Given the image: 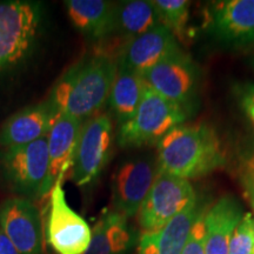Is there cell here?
<instances>
[{
	"label": "cell",
	"instance_id": "obj_1",
	"mask_svg": "<svg viewBox=\"0 0 254 254\" xmlns=\"http://www.w3.org/2000/svg\"><path fill=\"white\" fill-rule=\"evenodd\" d=\"M225 146L207 124H182L157 144L159 170L190 180L198 179L226 165Z\"/></svg>",
	"mask_w": 254,
	"mask_h": 254
},
{
	"label": "cell",
	"instance_id": "obj_2",
	"mask_svg": "<svg viewBox=\"0 0 254 254\" xmlns=\"http://www.w3.org/2000/svg\"><path fill=\"white\" fill-rule=\"evenodd\" d=\"M117 69V59L104 53L82 59L64 73L47 99L59 114L84 123L109 101Z\"/></svg>",
	"mask_w": 254,
	"mask_h": 254
},
{
	"label": "cell",
	"instance_id": "obj_3",
	"mask_svg": "<svg viewBox=\"0 0 254 254\" xmlns=\"http://www.w3.org/2000/svg\"><path fill=\"white\" fill-rule=\"evenodd\" d=\"M189 117L185 110L145 84L138 110L131 120L119 126L117 141L122 148L157 145L171 129L185 124Z\"/></svg>",
	"mask_w": 254,
	"mask_h": 254
},
{
	"label": "cell",
	"instance_id": "obj_4",
	"mask_svg": "<svg viewBox=\"0 0 254 254\" xmlns=\"http://www.w3.org/2000/svg\"><path fill=\"white\" fill-rule=\"evenodd\" d=\"M41 5L26 0L0 2V72L20 63L37 39Z\"/></svg>",
	"mask_w": 254,
	"mask_h": 254
},
{
	"label": "cell",
	"instance_id": "obj_5",
	"mask_svg": "<svg viewBox=\"0 0 254 254\" xmlns=\"http://www.w3.org/2000/svg\"><path fill=\"white\" fill-rule=\"evenodd\" d=\"M141 77L148 87L177 104L190 116L198 107L200 69L184 51L178 50L166 57Z\"/></svg>",
	"mask_w": 254,
	"mask_h": 254
},
{
	"label": "cell",
	"instance_id": "obj_6",
	"mask_svg": "<svg viewBox=\"0 0 254 254\" xmlns=\"http://www.w3.org/2000/svg\"><path fill=\"white\" fill-rule=\"evenodd\" d=\"M114 129L109 113H99L81 125L71 178L77 186L93 184L109 164L113 152Z\"/></svg>",
	"mask_w": 254,
	"mask_h": 254
},
{
	"label": "cell",
	"instance_id": "obj_7",
	"mask_svg": "<svg viewBox=\"0 0 254 254\" xmlns=\"http://www.w3.org/2000/svg\"><path fill=\"white\" fill-rule=\"evenodd\" d=\"M204 28L208 38L225 49L254 46V0L208 2Z\"/></svg>",
	"mask_w": 254,
	"mask_h": 254
},
{
	"label": "cell",
	"instance_id": "obj_8",
	"mask_svg": "<svg viewBox=\"0 0 254 254\" xmlns=\"http://www.w3.org/2000/svg\"><path fill=\"white\" fill-rule=\"evenodd\" d=\"M195 199L196 193L189 180L159 170L136 214L142 233L160 230Z\"/></svg>",
	"mask_w": 254,
	"mask_h": 254
},
{
	"label": "cell",
	"instance_id": "obj_9",
	"mask_svg": "<svg viewBox=\"0 0 254 254\" xmlns=\"http://www.w3.org/2000/svg\"><path fill=\"white\" fill-rule=\"evenodd\" d=\"M5 176L23 198H40L49 172L47 136L31 144L9 147L2 154Z\"/></svg>",
	"mask_w": 254,
	"mask_h": 254
},
{
	"label": "cell",
	"instance_id": "obj_10",
	"mask_svg": "<svg viewBox=\"0 0 254 254\" xmlns=\"http://www.w3.org/2000/svg\"><path fill=\"white\" fill-rule=\"evenodd\" d=\"M47 219V240L58 254H85L92 239L87 221L69 207L63 182L51 190Z\"/></svg>",
	"mask_w": 254,
	"mask_h": 254
},
{
	"label": "cell",
	"instance_id": "obj_11",
	"mask_svg": "<svg viewBox=\"0 0 254 254\" xmlns=\"http://www.w3.org/2000/svg\"><path fill=\"white\" fill-rule=\"evenodd\" d=\"M159 172L157 158L139 155L119 164L112 182L113 211L127 219L138 214Z\"/></svg>",
	"mask_w": 254,
	"mask_h": 254
},
{
	"label": "cell",
	"instance_id": "obj_12",
	"mask_svg": "<svg viewBox=\"0 0 254 254\" xmlns=\"http://www.w3.org/2000/svg\"><path fill=\"white\" fill-rule=\"evenodd\" d=\"M0 227L19 254H44L41 218L30 199L12 196L0 205Z\"/></svg>",
	"mask_w": 254,
	"mask_h": 254
},
{
	"label": "cell",
	"instance_id": "obj_13",
	"mask_svg": "<svg viewBox=\"0 0 254 254\" xmlns=\"http://www.w3.org/2000/svg\"><path fill=\"white\" fill-rule=\"evenodd\" d=\"M178 50H180L179 41L172 32L160 24L151 31L129 40L120 50L117 57V64L118 67L142 75Z\"/></svg>",
	"mask_w": 254,
	"mask_h": 254
},
{
	"label": "cell",
	"instance_id": "obj_14",
	"mask_svg": "<svg viewBox=\"0 0 254 254\" xmlns=\"http://www.w3.org/2000/svg\"><path fill=\"white\" fill-rule=\"evenodd\" d=\"M82 122L67 114H59L55 125L47 135L49 144V172L41 190V196L51 192L57 182H63L64 177L72 168Z\"/></svg>",
	"mask_w": 254,
	"mask_h": 254
},
{
	"label": "cell",
	"instance_id": "obj_15",
	"mask_svg": "<svg viewBox=\"0 0 254 254\" xmlns=\"http://www.w3.org/2000/svg\"><path fill=\"white\" fill-rule=\"evenodd\" d=\"M58 116V111L49 99L25 107L2 125L0 145L7 148L17 147L47 136Z\"/></svg>",
	"mask_w": 254,
	"mask_h": 254
},
{
	"label": "cell",
	"instance_id": "obj_16",
	"mask_svg": "<svg viewBox=\"0 0 254 254\" xmlns=\"http://www.w3.org/2000/svg\"><path fill=\"white\" fill-rule=\"evenodd\" d=\"M204 209L196 198L160 230L142 233L138 254H182L193 225Z\"/></svg>",
	"mask_w": 254,
	"mask_h": 254
},
{
	"label": "cell",
	"instance_id": "obj_17",
	"mask_svg": "<svg viewBox=\"0 0 254 254\" xmlns=\"http://www.w3.org/2000/svg\"><path fill=\"white\" fill-rule=\"evenodd\" d=\"M244 212L232 195L218 199L205 212V254H230V241Z\"/></svg>",
	"mask_w": 254,
	"mask_h": 254
},
{
	"label": "cell",
	"instance_id": "obj_18",
	"mask_svg": "<svg viewBox=\"0 0 254 254\" xmlns=\"http://www.w3.org/2000/svg\"><path fill=\"white\" fill-rule=\"evenodd\" d=\"M158 25H160V19L153 1H120L114 7L112 31L107 39L113 38L120 41V45L124 47L129 40L151 31Z\"/></svg>",
	"mask_w": 254,
	"mask_h": 254
},
{
	"label": "cell",
	"instance_id": "obj_19",
	"mask_svg": "<svg viewBox=\"0 0 254 254\" xmlns=\"http://www.w3.org/2000/svg\"><path fill=\"white\" fill-rule=\"evenodd\" d=\"M67 14L73 26L94 40H105L112 31L116 2L105 0H67Z\"/></svg>",
	"mask_w": 254,
	"mask_h": 254
},
{
	"label": "cell",
	"instance_id": "obj_20",
	"mask_svg": "<svg viewBox=\"0 0 254 254\" xmlns=\"http://www.w3.org/2000/svg\"><path fill=\"white\" fill-rule=\"evenodd\" d=\"M128 219L116 211L100 215L92 230V239L85 254H126L131 249L134 234Z\"/></svg>",
	"mask_w": 254,
	"mask_h": 254
},
{
	"label": "cell",
	"instance_id": "obj_21",
	"mask_svg": "<svg viewBox=\"0 0 254 254\" xmlns=\"http://www.w3.org/2000/svg\"><path fill=\"white\" fill-rule=\"evenodd\" d=\"M144 87L140 74L123 67L117 69L107 103L119 126L133 118L141 101Z\"/></svg>",
	"mask_w": 254,
	"mask_h": 254
},
{
	"label": "cell",
	"instance_id": "obj_22",
	"mask_svg": "<svg viewBox=\"0 0 254 254\" xmlns=\"http://www.w3.org/2000/svg\"><path fill=\"white\" fill-rule=\"evenodd\" d=\"M160 24L173 33L178 41H185L190 20V2L186 0H154Z\"/></svg>",
	"mask_w": 254,
	"mask_h": 254
},
{
	"label": "cell",
	"instance_id": "obj_23",
	"mask_svg": "<svg viewBox=\"0 0 254 254\" xmlns=\"http://www.w3.org/2000/svg\"><path fill=\"white\" fill-rule=\"evenodd\" d=\"M254 225L253 215L244 213L243 218L233 231L230 241V254H253Z\"/></svg>",
	"mask_w": 254,
	"mask_h": 254
},
{
	"label": "cell",
	"instance_id": "obj_24",
	"mask_svg": "<svg viewBox=\"0 0 254 254\" xmlns=\"http://www.w3.org/2000/svg\"><path fill=\"white\" fill-rule=\"evenodd\" d=\"M205 212H201L193 225L192 231L182 254H205Z\"/></svg>",
	"mask_w": 254,
	"mask_h": 254
},
{
	"label": "cell",
	"instance_id": "obj_25",
	"mask_svg": "<svg viewBox=\"0 0 254 254\" xmlns=\"http://www.w3.org/2000/svg\"><path fill=\"white\" fill-rule=\"evenodd\" d=\"M239 179L240 185L244 190V195L254 209V176L240 168Z\"/></svg>",
	"mask_w": 254,
	"mask_h": 254
},
{
	"label": "cell",
	"instance_id": "obj_26",
	"mask_svg": "<svg viewBox=\"0 0 254 254\" xmlns=\"http://www.w3.org/2000/svg\"><path fill=\"white\" fill-rule=\"evenodd\" d=\"M0 254H19L13 244L0 227Z\"/></svg>",
	"mask_w": 254,
	"mask_h": 254
},
{
	"label": "cell",
	"instance_id": "obj_27",
	"mask_svg": "<svg viewBox=\"0 0 254 254\" xmlns=\"http://www.w3.org/2000/svg\"><path fill=\"white\" fill-rule=\"evenodd\" d=\"M241 170L254 176V151L247 154L246 157H244L243 163H241Z\"/></svg>",
	"mask_w": 254,
	"mask_h": 254
},
{
	"label": "cell",
	"instance_id": "obj_28",
	"mask_svg": "<svg viewBox=\"0 0 254 254\" xmlns=\"http://www.w3.org/2000/svg\"><path fill=\"white\" fill-rule=\"evenodd\" d=\"M240 101H241V107H243L244 111H245L246 116L249 117L250 122L252 123V125L254 127V103L245 99V98H240Z\"/></svg>",
	"mask_w": 254,
	"mask_h": 254
},
{
	"label": "cell",
	"instance_id": "obj_29",
	"mask_svg": "<svg viewBox=\"0 0 254 254\" xmlns=\"http://www.w3.org/2000/svg\"><path fill=\"white\" fill-rule=\"evenodd\" d=\"M241 98H245V99L254 103V85H246V86H244Z\"/></svg>",
	"mask_w": 254,
	"mask_h": 254
},
{
	"label": "cell",
	"instance_id": "obj_30",
	"mask_svg": "<svg viewBox=\"0 0 254 254\" xmlns=\"http://www.w3.org/2000/svg\"><path fill=\"white\" fill-rule=\"evenodd\" d=\"M247 63H249L250 67L252 68V71L254 72V52H252V55L250 56V58H249V60H247Z\"/></svg>",
	"mask_w": 254,
	"mask_h": 254
},
{
	"label": "cell",
	"instance_id": "obj_31",
	"mask_svg": "<svg viewBox=\"0 0 254 254\" xmlns=\"http://www.w3.org/2000/svg\"><path fill=\"white\" fill-rule=\"evenodd\" d=\"M253 225H254V217H253ZM253 254H254V252H253Z\"/></svg>",
	"mask_w": 254,
	"mask_h": 254
}]
</instances>
